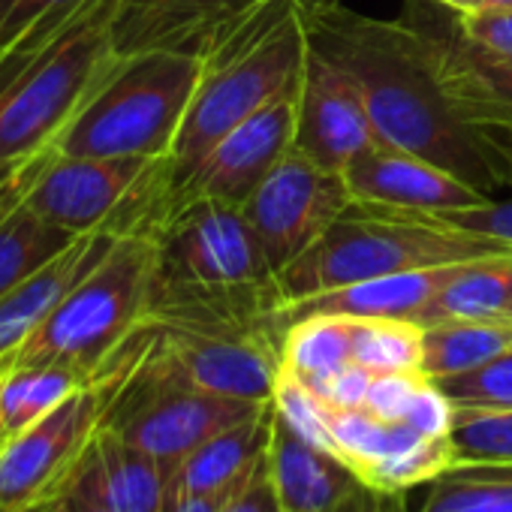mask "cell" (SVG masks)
Masks as SVG:
<instances>
[{
  "instance_id": "1",
  "label": "cell",
  "mask_w": 512,
  "mask_h": 512,
  "mask_svg": "<svg viewBox=\"0 0 512 512\" xmlns=\"http://www.w3.org/2000/svg\"><path fill=\"white\" fill-rule=\"evenodd\" d=\"M308 40L362 94L377 139L458 175L485 196L512 190V163L494 133L467 124L440 88L425 28L380 22L341 0L305 10Z\"/></svg>"
},
{
  "instance_id": "2",
  "label": "cell",
  "mask_w": 512,
  "mask_h": 512,
  "mask_svg": "<svg viewBox=\"0 0 512 512\" xmlns=\"http://www.w3.org/2000/svg\"><path fill=\"white\" fill-rule=\"evenodd\" d=\"M302 0H260L199 49L202 73L169 151L172 178L205 157L235 124L302 85L308 61Z\"/></svg>"
},
{
  "instance_id": "3",
  "label": "cell",
  "mask_w": 512,
  "mask_h": 512,
  "mask_svg": "<svg viewBox=\"0 0 512 512\" xmlns=\"http://www.w3.org/2000/svg\"><path fill=\"white\" fill-rule=\"evenodd\" d=\"M202 73L199 52L115 55L52 142L64 157H169Z\"/></svg>"
},
{
  "instance_id": "4",
  "label": "cell",
  "mask_w": 512,
  "mask_h": 512,
  "mask_svg": "<svg viewBox=\"0 0 512 512\" xmlns=\"http://www.w3.org/2000/svg\"><path fill=\"white\" fill-rule=\"evenodd\" d=\"M509 253L512 247L491 238L437 229L383 205L353 202L275 278V284L281 305H290L395 272L473 263Z\"/></svg>"
},
{
  "instance_id": "5",
  "label": "cell",
  "mask_w": 512,
  "mask_h": 512,
  "mask_svg": "<svg viewBox=\"0 0 512 512\" xmlns=\"http://www.w3.org/2000/svg\"><path fill=\"white\" fill-rule=\"evenodd\" d=\"M121 0H97L37 58L0 61V175L52 151L112 64V25Z\"/></svg>"
},
{
  "instance_id": "6",
  "label": "cell",
  "mask_w": 512,
  "mask_h": 512,
  "mask_svg": "<svg viewBox=\"0 0 512 512\" xmlns=\"http://www.w3.org/2000/svg\"><path fill=\"white\" fill-rule=\"evenodd\" d=\"M154 241L121 235L37 332L4 365H67L88 383L103 380L112 359L136 335L151 308Z\"/></svg>"
},
{
  "instance_id": "7",
  "label": "cell",
  "mask_w": 512,
  "mask_h": 512,
  "mask_svg": "<svg viewBox=\"0 0 512 512\" xmlns=\"http://www.w3.org/2000/svg\"><path fill=\"white\" fill-rule=\"evenodd\" d=\"M151 308L169 299L275 281L244 208L214 199L166 196L154 229ZM148 308V311H151Z\"/></svg>"
},
{
  "instance_id": "8",
  "label": "cell",
  "mask_w": 512,
  "mask_h": 512,
  "mask_svg": "<svg viewBox=\"0 0 512 512\" xmlns=\"http://www.w3.org/2000/svg\"><path fill=\"white\" fill-rule=\"evenodd\" d=\"M109 386L88 383L52 413L13 434L0 449V512H22L55 500L82 464L103 425Z\"/></svg>"
},
{
  "instance_id": "9",
  "label": "cell",
  "mask_w": 512,
  "mask_h": 512,
  "mask_svg": "<svg viewBox=\"0 0 512 512\" xmlns=\"http://www.w3.org/2000/svg\"><path fill=\"white\" fill-rule=\"evenodd\" d=\"M350 205L353 193L344 172L326 169L293 148L247 199L244 214L278 278Z\"/></svg>"
},
{
  "instance_id": "10",
  "label": "cell",
  "mask_w": 512,
  "mask_h": 512,
  "mask_svg": "<svg viewBox=\"0 0 512 512\" xmlns=\"http://www.w3.org/2000/svg\"><path fill=\"white\" fill-rule=\"evenodd\" d=\"M139 350L169 377L238 401H272L281 377V344L256 335H214L142 323Z\"/></svg>"
},
{
  "instance_id": "11",
  "label": "cell",
  "mask_w": 512,
  "mask_h": 512,
  "mask_svg": "<svg viewBox=\"0 0 512 512\" xmlns=\"http://www.w3.org/2000/svg\"><path fill=\"white\" fill-rule=\"evenodd\" d=\"M299 121V88L281 94L260 112L235 124L205 157H199L184 175L172 178V196L214 199L244 208L269 172L293 151Z\"/></svg>"
},
{
  "instance_id": "12",
  "label": "cell",
  "mask_w": 512,
  "mask_h": 512,
  "mask_svg": "<svg viewBox=\"0 0 512 512\" xmlns=\"http://www.w3.org/2000/svg\"><path fill=\"white\" fill-rule=\"evenodd\" d=\"M160 160V157H154ZM151 157H64L52 154L25 193L43 220L85 235L103 229L154 166Z\"/></svg>"
},
{
  "instance_id": "13",
  "label": "cell",
  "mask_w": 512,
  "mask_h": 512,
  "mask_svg": "<svg viewBox=\"0 0 512 512\" xmlns=\"http://www.w3.org/2000/svg\"><path fill=\"white\" fill-rule=\"evenodd\" d=\"M377 142V130L353 79L311 46L299 85V121L293 148L326 169L344 172L362 151Z\"/></svg>"
},
{
  "instance_id": "14",
  "label": "cell",
  "mask_w": 512,
  "mask_h": 512,
  "mask_svg": "<svg viewBox=\"0 0 512 512\" xmlns=\"http://www.w3.org/2000/svg\"><path fill=\"white\" fill-rule=\"evenodd\" d=\"M344 178L353 193V202L398 211H443L491 199L458 175L440 169L437 163H428L386 142H377L362 151L344 169Z\"/></svg>"
},
{
  "instance_id": "15",
  "label": "cell",
  "mask_w": 512,
  "mask_h": 512,
  "mask_svg": "<svg viewBox=\"0 0 512 512\" xmlns=\"http://www.w3.org/2000/svg\"><path fill=\"white\" fill-rule=\"evenodd\" d=\"M422 28L431 43L440 88L455 112L485 133L512 130V67L476 49L458 31L455 16L452 31L446 34H437L428 25Z\"/></svg>"
},
{
  "instance_id": "16",
  "label": "cell",
  "mask_w": 512,
  "mask_h": 512,
  "mask_svg": "<svg viewBox=\"0 0 512 512\" xmlns=\"http://www.w3.org/2000/svg\"><path fill=\"white\" fill-rule=\"evenodd\" d=\"M260 0H121L112 40L118 55L151 49L199 52L229 19ZM305 10L326 0H302Z\"/></svg>"
},
{
  "instance_id": "17",
  "label": "cell",
  "mask_w": 512,
  "mask_h": 512,
  "mask_svg": "<svg viewBox=\"0 0 512 512\" xmlns=\"http://www.w3.org/2000/svg\"><path fill=\"white\" fill-rule=\"evenodd\" d=\"M121 235L109 226L79 235L58 260L40 269L34 278L19 284L13 293L0 299V368H4L19 347L37 332V326L58 308V302L88 275L103 256L115 247Z\"/></svg>"
},
{
  "instance_id": "18",
  "label": "cell",
  "mask_w": 512,
  "mask_h": 512,
  "mask_svg": "<svg viewBox=\"0 0 512 512\" xmlns=\"http://www.w3.org/2000/svg\"><path fill=\"white\" fill-rule=\"evenodd\" d=\"M476 263V260H473ZM467 263L410 269L371 278L353 287L317 293L302 302L281 305V320L296 323L305 317H350V320H416V314L464 269Z\"/></svg>"
},
{
  "instance_id": "19",
  "label": "cell",
  "mask_w": 512,
  "mask_h": 512,
  "mask_svg": "<svg viewBox=\"0 0 512 512\" xmlns=\"http://www.w3.org/2000/svg\"><path fill=\"white\" fill-rule=\"evenodd\" d=\"M70 485L121 512H163L169 470L115 428L100 425Z\"/></svg>"
},
{
  "instance_id": "20",
  "label": "cell",
  "mask_w": 512,
  "mask_h": 512,
  "mask_svg": "<svg viewBox=\"0 0 512 512\" xmlns=\"http://www.w3.org/2000/svg\"><path fill=\"white\" fill-rule=\"evenodd\" d=\"M269 473L281 512H329L359 479L338 455L296 434L278 410L269 440Z\"/></svg>"
},
{
  "instance_id": "21",
  "label": "cell",
  "mask_w": 512,
  "mask_h": 512,
  "mask_svg": "<svg viewBox=\"0 0 512 512\" xmlns=\"http://www.w3.org/2000/svg\"><path fill=\"white\" fill-rule=\"evenodd\" d=\"M275 422V404L266 401L253 416L214 434L193 449L169 476L166 500L172 497H208L226 491L256 458L269 449Z\"/></svg>"
},
{
  "instance_id": "22",
  "label": "cell",
  "mask_w": 512,
  "mask_h": 512,
  "mask_svg": "<svg viewBox=\"0 0 512 512\" xmlns=\"http://www.w3.org/2000/svg\"><path fill=\"white\" fill-rule=\"evenodd\" d=\"M455 320H512V253L467 263L413 323L425 329Z\"/></svg>"
},
{
  "instance_id": "23",
  "label": "cell",
  "mask_w": 512,
  "mask_h": 512,
  "mask_svg": "<svg viewBox=\"0 0 512 512\" xmlns=\"http://www.w3.org/2000/svg\"><path fill=\"white\" fill-rule=\"evenodd\" d=\"M512 350V320H455L422 329V377L446 380Z\"/></svg>"
},
{
  "instance_id": "24",
  "label": "cell",
  "mask_w": 512,
  "mask_h": 512,
  "mask_svg": "<svg viewBox=\"0 0 512 512\" xmlns=\"http://www.w3.org/2000/svg\"><path fill=\"white\" fill-rule=\"evenodd\" d=\"M76 238L70 229L43 220L22 199L0 220V299L58 260Z\"/></svg>"
},
{
  "instance_id": "25",
  "label": "cell",
  "mask_w": 512,
  "mask_h": 512,
  "mask_svg": "<svg viewBox=\"0 0 512 512\" xmlns=\"http://www.w3.org/2000/svg\"><path fill=\"white\" fill-rule=\"evenodd\" d=\"M88 386V380L67 365H10L0 368V419L7 434H19L73 392Z\"/></svg>"
},
{
  "instance_id": "26",
  "label": "cell",
  "mask_w": 512,
  "mask_h": 512,
  "mask_svg": "<svg viewBox=\"0 0 512 512\" xmlns=\"http://www.w3.org/2000/svg\"><path fill=\"white\" fill-rule=\"evenodd\" d=\"M97 0H0V61L37 58Z\"/></svg>"
},
{
  "instance_id": "27",
  "label": "cell",
  "mask_w": 512,
  "mask_h": 512,
  "mask_svg": "<svg viewBox=\"0 0 512 512\" xmlns=\"http://www.w3.org/2000/svg\"><path fill=\"white\" fill-rule=\"evenodd\" d=\"M353 362L350 317H305L290 323L281 344V368L308 386L323 383Z\"/></svg>"
},
{
  "instance_id": "28",
  "label": "cell",
  "mask_w": 512,
  "mask_h": 512,
  "mask_svg": "<svg viewBox=\"0 0 512 512\" xmlns=\"http://www.w3.org/2000/svg\"><path fill=\"white\" fill-rule=\"evenodd\" d=\"M419 512H512V461L452 464L431 479Z\"/></svg>"
},
{
  "instance_id": "29",
  "label": "cell",
  "mask_w": 512,
  "mask_h": 512,
  "mask_svg": "<svg viewBox=\"0 0 512 512\" xmlns=\"http://www.w3.org/2000/svg\"><path fill=\"white\" fill-rule=\"evenodd\" d=\"M353 362L374 374H422V326L413 320H353Z\"/></svg>"
},
{
  "instance_id": "30",
  "label": "cell",
  "mask_w": 512,
  "mask_h": 512,
  "mask_svg": "<svg viewBox=\"0 0 512 512\" xmlns=\"http://www.w3.org/2000/svg\"><path fill=\"white\" fill-rule=\"evenodd\" d=\"M455 464V449L449 437H419L416 443L374 461L359 479L386 491V494H401L410 485L431 482L440 473H446Z\"/></svg>"
},
{
  "instance_id": "31",
  "label": "cell",
  "mask_w": 512,
  "mask_h": 512,
  "mask_svg": "<svg viewBox=\"0 0 512 512\" xmlns=\"http://www.w3.org/2000/svg\"><path fill=\"white\" fill-rule=\"evenodd\" d=\"M455 464L512 461V410L455 407V428L449 434Z\"/></svg>"
},
{
  "instance_id": "32",
  "label": "cell",
  "mask_w": 512,
  "mask_h": 512,
  "mask_svg": "<svg viewBox=\"0 0 512 512\" xmlns=\"http://www.w3.org/2000/svg\"><path fill=\"white\" fill-rule=\"evenodd\" d=\"M398 211V208H392ZM410 220L461 232V235H476V238H491L506 247H512V196H494L476 205L464 208H443V211H398Z\"/></svg>"
},
{
  "instance_id": "33",
  "label": "cell",
  "mask_w": 512,
  "mask_h": 512,
  "mask_svg": "<svg viewBox=\"0 0 512 512\" xmlns=\"http://www.w3.org/2000/svg\"><path fill=\"white\" fill-rule=\"evenodd\" d=\"M272 404H275L278 416L296 434H302L308 443L335 455V443L329 434V404L308 383H302L299 377H293L281 368V377L272 392Z\"/></svg>"
},
{
  "instance_id": "34",
  "label": "cell",
  "mask_w": 512,
  "mask_h": 512,
  "mask_svg": "<svg viewBox=\"0 0 512 512\" xmlns=\"http://www.w3.org/2000/svg\"><path fill=\"white\" fill-rule=\"evenodd\" d=\"M434 383V380H431ZM455 407L473 410H512V350L485 362L476 371L437 380Z\"/></svg>"
},
{
  "instance_id": "35",
  "label": "cell",
  "mask_w": 512,
  "mask_h": 512,
  "mask_svg": "<svg viewBox=\"0 0 512 512\" xmlns=\"http://www.w3.org/2000/svg\"><path fill=\"white\" fill-rule=\"evenodd\" d=\"M458 31L485 55L497 58L500 64L512 67V10L497 7H473L464 13H455Z\"/></svg>"
},
{
  "instance_id": "36",
  "label": "cell",
  "mask_w": 512,
  "mask_h": 512,
  "mask_svg": "<svg viewBox=\"0 0 512 512\" xmlns=\"http://www.w3.org/2000/svg\"><path fill=\"white\" fill-rule=\"evenodd\" d=\"M220 512H281L278 491L269 473V449L235 479Z\"/></svg>"
},
{
  "instance_id": "37",
  "label": "cell",
  "mask_w": 512,
  "mask_h": 512,
  "mask_svg": "<svg viewBox=\"0 0 512 512\" xmlns=\"http://www.w3.org/2000/svg\"><path fill=\"white\" fill-rule=\"evenodd\" d=\"M422 374L410 371H392V374H374V383L365 398V410L374 413L383 422H404L407 407L422 386Z\"/></svg>"
},
{
  "instance_id": "38",
  "label": "cell",
  "mask_w": 512,
  "mask_h": 512,
  "mask_svg": "<svg viewBox=\"0 0 512 512\" xmlns=\"http://www.w3.org/2000/svg\"><path fill=\"white\" fill-rule=\"evenodd\" d=\"M404 422L413 431H419L422 437H434V440L449 437L455 428V404L437 383L422 380V386L416 389V395L407 407Z\"/></svg>"
},
{
  "instance_id": "39",
  "label": "cell",
  "mask_w": 512,
  "mask_h": 512,
  "mask_svg": "<svg viewBox=\"0 0 512 512\" xmlns=\"http://www.w3.org/2000/svg\"><path fill=\"white\" fill-rule=\"evenodd\" d=\"M374 383V371H368L365 365L359 362H347L341 371H335L332 377H326L323 383L311 386L329 407H338V410H356V407H365V398H368V389Z\"/></svg>"
},
{
  "instance_id": "40",
  "label": "cell",
  "mask_w": 512,
  "mask_h": 512,
  "mask_svg": "<svg viewBox=\"0 0 512 512\" xmlns=\"http://www.w3.org/2000/svg\"><path fill=\"white\" fill-rule=\"evenodd\" d=\"M398 494H386L362 479H356L347 494L329 509V512H392V503H395Z\"/></svg>"
},
{
  "instance_id": "41",
  "label": "cell",
  "mask_w": 512,
  "mask_h": 512,
  "mask_svg": "<svg viewBox=\"0 0 512 512\" xmlns=\"http://www.w3.org/2000/svg\"><path fill=\"white\" fill-rule=\"evenodd\" d=\"M49 503L55 506V512H121V509H112V506H106L103 500H97V497L79 491L76 485H67V488H64L55 500H49Z\"/></svg>"
},
{
  "instance_id": "42",
  "label": "cell",
  "mask_w": 512,
  "mask_h": 512,
  "mask_svg": "<svg viewBox=\"0 0 512 512\" xmlns=\"http://www.w3.org/2000/svg\"><path fill=\"white\" fill-rule=\"evenodd\" d=\"M229 488L226 491H217V494H208V497H172V500L163 503V512H220Z\"/></svg>"
},
{
  "instance_id": "43",
  "label": "cell",
  "mask_w": 512,
  "mask_h": 512,
  "mask_svg": "<svg viewBox=\"0 0 512 512\" xmlns=\"http://www.w3.org/2000/svg\"><path fill=\"white\" fill-rule=\"evenodd\" d=\"M428 4H440L446 10H455V13H464V10H473L476 0H428Z\"/></svg>"
},
{
  "instance_id": "44",
  "label": "cell",
  "mask_w": 512,
  "mask_h": 512,
  "mask_svg": "<svg viewBox=\"0 0 512 512\" xmlns=\"http://www.w3.org/2000/svg\"><path fill=\"white\" fill-rule=\"evenodd\" d=\"M497 136V142L503 145V151H506V157H509V163H512V130H506V133H494Z\"/></svg>"
},
{
  "instance_id": "45",
  "label": "cell",
  "mask_w": 512,
  "mask_h": 512,
  "mask_svg": "<svg viewBox=\"0 0 512 512\" xmlns=\"http://www.w3.org/2000/svg\"><path fill=\"white\" fill-rule=\"evenodd\" d=\"M476 7H497V10H512V0H476Z\"/></svg>"
},
{
  "instance_id": "46",
  "label": "cell",
  "mask_w": 512,
  "mask_h": 512,
  "mask_svg": "<svg viewBox=\"0 0 512 512\" xmlns=\"http://www.w3.org/2000/svg\"><path fill=\"white\" fill-rule=\"evenodd\" d=\"M22 512H55L52 503H40V506H31V509H22Z\"/></svg>"
},
{
  "instance_id": "47",
  "label": "cell",
  "mask_w": 512,
  "mask_h": 512,
  "mask_svg": "<svg viewBox=\"0 0 512 512\" xmlns=\"http://www.w3.org/2000/svg\"><path fill=\"white\" fill-rule=\"evenodd\" d=\"M7 440H10V434H7V425H4V419H0V449L7 446Z\"/></svg>"
}]
</instances>
